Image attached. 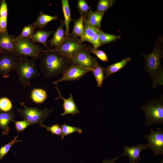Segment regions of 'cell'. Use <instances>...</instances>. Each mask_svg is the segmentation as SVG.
Here are the masks:
<instances>
[{
  "instance_id": "37",
  "label": "cell",
  "mask_w": 163,
  "mask_h": 163,
  "mask_svg": "<svg viewBox=\"0 0 163 163\" xmlns=\"http://www.w3.org/2000/svg\"><path fill=\"white\" fill-rule=\"evenodd\" d=\"M100 32L97 34L91 39L89 42V43L92 44L93 47V48L94 49H97L98 48L101 46L99 38V33Z\"/></svg>"
},
{
  "instance_id": "40",
  "label": "cell",
  "mask_w": 163,
  "mask_h": 163,
  "mask_svg": "<svg viewBox=\"0 0 163 163\" xmlns=\"http://www.w3.org/2000/svg\"><path fill=\"white\" fill-rule=\"evenodd\" d=\"M129 163H130V162H129Z\"/></svg>"
},
{
  "instance_id": "32",
  "label": "cell",
  "mask_w": 163,
  "mask_h": 163,
  "mask_svg": "<svg viewBox=\"0 0 163 163\" xmlns=\"http://www.w3.org/2000/svg\"><path fill=\"white\" fill-rule=\"evenodd\" d=\"M16 136L11 141L7 144L2 146L0 148V160L9 152L12 145L17 142H22V141L17 139Z\"/></svg>"
},
{
  "instance_id": "1",
  "label": "cell",
  "mask_w": 163,
  "mask_h": 163,
  "mask_svg": "<svg viewBox=\"0 0 163 163\" xmlns=\"http://www.w3.org/2000/svg\"><path fill=\"white\" fill-rule=\"evenodd\" d=\"M40 59L41 72L47 78L63 74L71 66L69 59L55 51L44 50Z\"/></svg>"
},
{
  "instance_id": "33",
  "label": "cell",
  "mask_w": 163,
  "mask_h": 163,
  "mask_svg": "<svg viewBox=\"0 0 163 163\" xmlns=\"http://www.w3.org/2000/svg\"><path fill=\"white\" fill-rule=\"evenodd\" d=\"M12 107L11 101L7 98L3 97L0 98V110L4 112L10 111Z\"/></svg>"
},
{
  "instance_id": "23",
  "label": "cell",
  "mask_w": 163,
  "mask_h": 163,
  "mask_svg": "<svg viewBox=\"0 0 163 163\" xmlns=\"http://www.w3.org/2000/svg\"><path fill=\"white\" fill-rule=\"evenodd\" d=\"M104 14L103 13L93 11L91 9L85 18L91 25L100 29L101 21Z\"/></svg>"
},
{
  "instance_id": "6",
  "label": "cell",
  "mask_w": 163,
  "mask_h": 163,
  "mask_svg": "<svg viewBox=\"0 0 163 163\" xmlns=\"http://www.w3.org/2000/svg\"><path fill=\"white\" fill-rule=\"evenodd\" d=\"M23 106V109L14 107L21 115L24 120H26L31 125L43 124V122L54 110L44 107L43 110H40L37 108L29 107L24 104V103H21Z\"/></svg>"
},
{
  "instance_id": "11",
  "label": "cell",
  "mask_w": 163,
  "mask_h": 163,
  "mask_svg": "<svg viewBox=\"0 0 163 163\" xmlns=\"http://www.w3.org/2000/svg\"><path fill=\"white\" fill-rule=\"evenodd\" d=\"M90 72L91 70L87 68L79 66H71L63 73L61 78L54 82L53 83L56 85L62 82L78 80Z\"/></svg>"
},
{
  "instance_id": "24",
  "label": "cell",
  "mask_w": 163,
  "mask_h": 163,
  "mask_svg": "<svg viewBox=\"0 0 163 163\" xmlns=\"http://www.w3.org/2000/svg\"><path fill=\"white\" fill-rule=\"evenodd\" d=\"M104 68L100 66L98 62L91 69V72L93 74L97 86L98 87H101L103 81L105 79Z\"/></svg>"
},
{
  "instance_id": "18",
  "label": "cell",
  "mask_w": 163,
  "mask_h": 163,
  "mask_svg": "<svg viewBox=\"0 0 163 163\" xmlns=\"http://www.w3.org/2000/svg\"><path fill=\"white\" fill-rule=\"evenodd\" d=\"M54 32V31H53L39 30L34 32L30 39L34 43H41L44 47L47 48L48 39Z\"/></svg>"
},
{
  "instance_id": "21",
  "label": "cell",
  "mask_w": 163,
  "mask_h": 163,
  "mask_svg": "<svg viewBox=\"0 0 163 163\" xmlns=\"http://www.w3.org/2000/svg\"><path fill=\"white\" fill-rule=\"evenodd\" d=\"M58 18L56 15H50L40 11L37 20L32 24L35 29H41L43 28L49 22Z\"/></svg>"
},
{
  "instance_id": "10",
  "label": "cell",
  "mask_w": 163,
  "mask_h": 163,
  "mask_svg": "<svg viewBox=\"0 0 163 163\" xmlns=\"http://www.w3.org/2000/svg\"><path fill=\"white\" fill-rule=\"evenodd\" d=\"M18 57L12 53L1 54L0 57V74L3 78L8 77L11 72L15 69Z\"/></svg>"
},
{
  "instance_id": "30",
  "label": "cell",
  "mask_w": 163,
  "mask_h": 163,
  "mask_svg": "<svg viewBox=\"0 0 163 163\" xmlns=\"http://www.w3.org/2000/svg\"><path fill=\"white\" fill-rule=\"evenodd\" d=\"M77 8L80 14V16L86 18L90 10L89 6L85 0H78L77 1Z\"/></svg>"
},
{
  "instance_id": "13",
  "label": "cell",
  "mask_w": 163,
  "mask_h": 163,
  "mask_svg": "<svg viewBox=\"0 0 163 163\" xmlns=\"http://www.w3.org/2000/svg\"><path fill=\"white\" fill-rule=\"evenodd\" d=\"M123 149V155L127 156L129 159V162L132 163H137L141 160L140 154L142 150L149 149L147 144L142 143L133 146H124Z\"/></svg>"
},
{
  "instance_id": "34",
  "label": "cell",
  "mask_w": 163,
  "mask_h": 163,
  "mask_svg": "<svg viewBox=\"0 0 163 163\" xmlns=\"http://www.w3.org/2000/svg\"><path fill=\"white\" fill-rule=\"evenodd\" d=\"M88 46V50L90 53L95 55L102 61L105 62H108V57L106 53L104 51L97 49H94L90 46Z\"/></svg>"
},
{
  "instance_id": "36",
  "label": "cell",
  "mask_w": 163,
  "mask_h": 163,
  "mask_svg": "<svg viewBox=\"0 0 163 163\" xmlns=\"http://www.w3.org/2000/svg\"><path fill=\"white\" fill-rule=\"evenodd\" d=\"M12 121L14 122L16 129L18 133L22 132L28 126L31 125L30 123L25 120L15 121L14 120Z\"/></svg>"
},
{
  "instance_id": "4",
  "label": "cell",
  "mask_w": 163,
  "mask_h": 163,
  "mask_svg": "<svg viewBox=\"0 0 163 163\" xmlns=\"http://www.w3.org/2000/svg\"><path fill=\"white\" fill-rule=\"evenodd\" d=\"M140 108L145 114L146 126L163 123V94L157 98L150 99Z\"/></svg>"
},
{
  "instance_id": "3",
  "label": "cell",
  "mask_w": 163,
  "mask_h": 163,
  "mask_svg": "<svg viewBox=\"0 0 163 163\" xmlns=\"http://www.w3.org/2000/svg\"><path fill=\"white\" fill-rule=\"evenodd\" d=\"M34 59H29L25 57H18L14 70L18 74L19 82L24 87L30 85L31 80L40 75Z\"/></svg>"
},
{
  "instance_id": "35",
  "label": "cell",
  "mask_w": 163,
  "mask_h": 163,
  "mask_svg": "<svg viewBox=\"0 0 163 163\" xmlns=\"http://www.w3.org/2000/svg\"><path fill=\"white\" fill-rule=\"evenodd\" d=\"M45 128L47 131H50L52 134L59 136L61 134V126L58 124L52 125L51 126H47L42 124L40 125Z\"/></svg>"
},
{
  "instance_id": "39",
  "label": "cell",
  "mask_w": 163,
  "mask_h": 163,
  "mask_svg": "<svg viewBox=\"0 0 163 163\" xmlns=\"http://www.w3.org/2000/svg\"><path fill=\"white\" fill-rule=\"evenodd\" d=\"M1 2V1H0V3Z\"/></svg>"
},
{
  "instance_id": "9",
  "label": "cell",
  "mask_w": 163,
  "mask_h": 163,
  "mask_svg": "<svg viewBox=\"0 0 163 163\" xmlns=\"http://www.w3.org/2000/svg\"><path fill=\"white\" fill-rule=\"evenodd\" d=\"M69 59L71 66L82 67L90 69L91 71L98 63L96 59L90 55L87 48L76 54Z\"/></svg>"
},
{
  "instance_id": "29",
  "label": "cell",
  "mask_w": 163,
  "mask_h": 163,
  "mask_svg": "<svg viewBox=\"0 0 163 163\" xmlns=\"http://www.w3.org/2000/svg\"><path fill=\"white\" fill-rule=\"evenodd\" d=\"M61 138L62 140L66 136L69 134L77 132L78 133H82V129L78 127L71 126L66 123L61 125Z\"/></svg>"
},
{
  "instance_id": "26",
  "label": "cell",
  "mask_w": 163,
  "mask_h": 163,
  "mask_svg": "<svg viewBox=\"0 0 163 163\" xmlns=\"http://www.w3.org/2000/svg\"><path fill=\"white\" fill-rule=\"evenodd\" d=\"M31 98L34 102L41 103L47 98V94L44 90L41 88H35L32 91Z\"/></svg>"
},
{
  "instance_id": "12",
  "label": "cell",
  "mask_w": 163,
  "mask_h": 163,
  "mask_svg": "<svg viewBox=\"0 0 163 163\" xmlns=\"http://www.w3.org/2000/svg\"><path fill=\"white\" fill-rule=\"evenodd\" d=\"M16 37L10 35L7 31L0 33V53L1 54L10 53L15 55L14 41Z\"/></svg>"
},
{
  "instance_id": "16",
  "label": "cell",
  "mask_w": 163,
  "mask_h": 163,
  "mask_svg": "<svg viewBox=\"0 0 163 163\" xmlns=\"http://www.w3.org/2000/svg\"><path fill=\"white\" fill-rule=\"evenodd\" d=\"M15 114L13 111L9 112L0 111V128L4 135H7L9 131V124L14 120Z\"/></svg>"
},
{
  "instance_id": "19",
  "label": "cell",
  "mask_w": 163,
  "mask_h": 163,
  "mask_svg": "<svg viewBox=\"0 0 163 163\" xmlns=\"http://www.w3.org/2000/svg\"><path fill=\"white\" fill-rule=\"evenodd\" d=\"M131 60L130 57H127L121 61L107 66L104 68L105 79L113 73L117 72L125 67Z\"/></svg>"
},
{
  "instance_id": "28",
  "label": "cell",
  "mask_w": 163,
  "mask_h": 163,
  "mask_svg": "<svg viewBox=\"0 0 163 163\" xmlns=\"http://www.w3.org/2000/svg\"><path fill=\"white\" fill-rule=\"evenodd\" d=\"M115 0H99L95 11L105 13L114 5Z\"/></svg>"
},
{
  "instance_id": "20",
  "label": "cell",
  "mask_w": 163,
  "mask_h": 163,
  "mask_svg": "<svg viewBox=\"0 0 163 163\" xmlns=\"http://www.w3.org/2000/svg\"><path fill=\"white\" fill-rule=\"evenodd\" d=\"M62 6L64 18V25L66 28V38L69 34V25L73 20L71 16V13L68 0H62Z\"/></svg>"
},
{
  "instance_id": "5",
  "label": "cell",
  "mask_w": 163,
  "mask_h": 163,
  "mask_svg": "<svg viewBox=\"0 0 163 163\" xmlns=\"http://www.w3.org/2000/svg\"><path fill=\"white\" fill-rule=\"evenodd\" d=\"M15 55L18 57L30 56L40 59L44 50L29 39H17L14 41Z\"/></svg>"
},
{
  "instance_id": "17",
  "label": "cell",
  "mask_w": 163,
  "mask_h": 163,
  "mask_svg": "<svg viewBox=\"0 0 163 163\" xmlns=\"http://www.w3.org/2000/svg\"><path fill=\"white\" fill-rule=\"evenodd\" d=\"M101 30L90 24L85 18H84V32L81 41L90 42L91 39Z\"/></svg>"
},
{
  "instance_id": "15",
  "label": "cell",
  "mask_w": 163,
  "mask_h": 163,
  "mask_svg": "<svg viewBox=\"0 0 163 163\" xmlns=\"http://www.w3.org/2000/svg\"><path fill=\"white\" fill-rule=\"evenodd\" d=\"M64 26V21L61 20L59 26L54 32L52 38L49 41V44L51 47L54 46L56 48L63 42L66 38V31Z\"/></svg>"
},
{
  "instance_id": "2",
  "label": "cell",
  "mask_w": 163,
  "mask_h": 163,
  "mask_svg": "<svg viewBox=\"0 0 163 163\" xmlns=\"http://www.w3.org/2000/svg\"><path fill=\"white\" fill-rule=\"evenodd\" d=\"M158 40L151 53L142 55L145 60L144 69L149 76L154 89L158 86L163 85V69L161 63L163 56V47Z\"/></svg>"
},
{
  "instance_id": "31",
  "label": "cell",
  "mask_w": 163,
  "mask_h": 163,
  "mask_svg": "<svg viewBox=\"0 0 163 163\" xmlns=\"http://www.w3.org/2000/svg\"><path fill=\"white\" fill-rule=\"evenodd\" d=\"M35 30L32 24L25 26L23 27L20 34L16 36V38L30 39L34 33Z\"/></svg>"
},
{
  "instance_id": "27",
  "label": "cell",
  "mask_w": 163,
  "mask_h": 163,
  "mask_svg": "<svg viewBox=\"0 0 163 163\" xmlns=\"http://www.w3.org/2000/svg\"><path fill=\"white\" fill-rule=\"evenodd\" d=\"M120 36L105 33L101 30L99 33V40L101 46L114 41L120 39Z\"/></svg>"
},
{
  "instance_id": "38",
  "label": "cell",
  "mask_w": 163,
  "mask_h": 163,
  "mask_svg": "<svg viewBox=\"0 0 163 163\" xmlns=\"http://www.w3.org/2000/svg\"><path fill=\"white\" fill-rule=\"evenodd\" d=\"M123 156H124V155L122 154L121 155L114 157L109 160L104 159L102 163H114L118 159Z\"/></svg>"
},
{
  "instance_id": "25",
  "label": "cell",
  "mask_w": 163,
  "mask_h": 163,
  "mask_svg": "<svg viewBox=\"0 0 163 163\" xmlns=\"http://www.w3.org/2000/svg\"><path fill=\"white\" fill-rule=\"evenodd\" d=\"M84 18L80 16L76 19L73 20L74 25L72 31L70 34V35L75 37H79L80 38L82 37L84 32Z\"/></svg>"
},
{
  "instance_id": "8",
  "label": "cell",
  "mask_w": 163,
  "mask_h": 163,
  "mask_svg": "<svg viewBox=\"0 0 163 163\" xmlns=\"http://www.w3.org/2000/svg\"><path fill=\"white\" fill-rule=\"evenodd\" d=\"M150 134L144 136L148 141L147 144L150 150H152L154 155L163 154V130L160 128L156 130H150Z\"/></svg>"
},
{
  "instance_id": "22",
  "label": "cell",
  "mask_w": 163,
  "mask_h": 163,
  "mask_svg": "<svg viewBox=\"0 0 163 163\" xmlns=\"http://www.w3.org/2000/svg\"><path fill=\"white\" fill-rule=\"evenodd\" d=\"M7 3L5 0L1 1L0 6V33L7 31Z\"/></svg>"
},
{
  "instance_id": "7",
  "label": "cell",
  "mask_w": 163,
  "mask_h": 163,
  "mask_svg": "<svg viewBox=\"0 0 163 163\" xmlns=\"http://www.w3.org/2000/svg\"><path fill=\"white\" fill-rule=\"evenodd\" d=\"M87 47V45L83 43L80 39L73 37L69 34L58 47L47 50L56 51L64 56L70 59L76 54Z\"/></svg>"
},
{
  "instance_id": "14",
  "label": "cell",
  "mask_w": 163,
  "mask_h": 163,
  "mask_svg": "<svg viewBox=\"0 0 163 163\" xmlns=\"http://www.w3.org/2000/svg\"><path fill=\"white\" fill-rule=\"evenodd\" d=\"M55 88L58 93L59 95L58 97L55 99V100L61 99L63 101V107L64 112L61 115L63 116L68 114H71L72 116H74L76 114L79 113L80 112L78 109V106L75 104L74 101L73 95L70 94L68 98H65L62 96L57 84L56 85Z\"/></svg>"
}]
</instances>
